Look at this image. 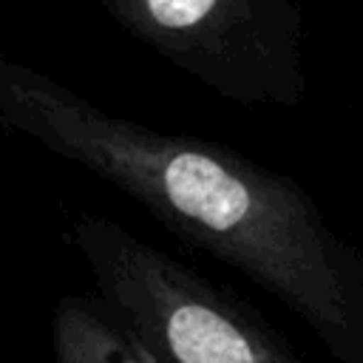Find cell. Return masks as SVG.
Returning a JSON list of instances; mask_svg holds the SVG:
<instances>
[{
	"instance_id": "2",
	"label": "cell",
	"mask_w": 363,
	"mask_h": 363,
	"mask_svg": "<svg viewBox=\"0 0 363 363\" xmlns=\"http://www.w3.org/2000/svg\"><path fill=\"white\" fill-rule=\"evenodd\" d=\"M68 238L150 363H301L250 306L122 224L82 213Z\"/></svg>"
},
{
	"instance_id": "3",
	"label": "cell",
	"mask_w": 363,
	"mask_h": 363,
	"mask_svg": "<svg viewBox=\"0 0 363 363\" xmlns=\"http://www.w3.org/2000/svg\"><path fill=\"white\" fill-rule=\"evenodd\" d=\"M179 71L238 105L295 108L306 94L298 0H99Z\"/></svg>"
},
{
	"instance_id": "1",
	"label": "cell",
	"mask_w": 363,
	"mask_h": 363,
	"mask_svg": "<svg viewBox=\"0 0 363 363\" xmlns=\"http://www.w3.org/2000/svg\"><path fill=\"white\" fill-rule=\"evenodd\" d=\"M0 122L128 193L184 244L230 264L326 340L363 309V264L309 193L224 145L111 113L0 54Z\"/></svg>"
},
{
	"instance_id": "4",
	"label": "cell",
	"mask_w": 363,
	"mask_h": 363,
	"mask_svg": "<svg viewBox=\"0 0 363 363\" xmlns=\"http://www.w3.org/2000/svg\"><path fill=\"white\" fill-rule=\"evenodd\" d=\"M54 363H150L99 295H62L51 312Z\"/></svg>"
}]
</instances>
